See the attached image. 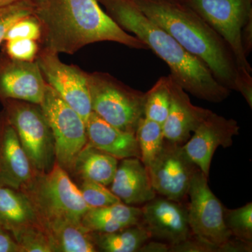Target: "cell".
<instances>
[{
	"instance_id": "obj_32",
	"label": "cell",
	"mask_w": 252,
	"mask_h": 252,
	"mask_svg": "<svg viewBox=\"0 0 252 252\" xmlns=\"http://www.w3.org/2000/svg\"><path fill=\"white\" fill-rule=\"evenodd\" d=\"M0 252H20L19 247L9 232L0 228Z\"/></svg>"
},
{
	"instance_id": "obj_34",
	"label": "cell",
	"mask_w": 252,
	"mask_h": 252,
	"mask_svg": "<svg viewBox=\"0 0 252 252\" xmlns=\"http://www.w3.org/2000/svg\"><path fill=\"white\" fill-rule=\"evenodd\" d=\"M170 251V245L159 242L146 243L140 248V251L143 252H167Z\"/></svg>"
},
{
	"instance_id": "obj_13",
	"label": "cell",
	"mask_w": 252,
	"mask_h": 252,
	"mask_svg": "<svg viewBox=\"0 0 252 252\" xmlns=\"http://www.w3.org/2000/svg\"><path fill=\"white\" fill-rule=\"evenodd\" d=\"M141 225L150 238L171 245L185 241L192 235L187 208L181 203L165 198H154L144 204Z\"/></svg>"
},
{
	"instance_id": "obj_18",
	"label": "cell",
	"mask_w": 252,
	"mask_h": 252,
	"mask_svg": "<svg viewBox=\"0 0 252 252\" xmlns=\"http://www.w3.org/2000/svg\"><path fill=\"white\" fill-rule=\"evenodd\" d=\"M88 144L118 160L140 159V151L135 133L124 132L105 122L94 112L86 122Z\"/></svg>"
},
{
	"instance_id": "obj_4",
	"label": "cell",
	"mask_w": 252,
	"mask_h": 252,
	"mask_svg": "<svg viewBox=\"0 0 252 252\" xmlns=\"http://www.w3.org/2000/svg\"><path fill=\"white\" fill-rule=\"evenodd\" d=\"M21 191L34 208L43 229L67 222L81 223L91 208L69 173L56 162L49 172H36Z\"/></svg>"
},
{
	"instance_id": "obj_23",
	"label": "cell",
	"mask_w": 252,
	"mask_h": 252,
	"mask_svg": "<svg viewBox=\"0 0 252 252\" xmlns=\"http://www.w3.org/2000/svg\"><path fill=\"white\" fill-rule=\"evenodd\" d=\"M91 234L97 252H139L150 239L148 232L141 223L113 233L91 232Z\"/></svg>"
},
{
	"instance_id": "obj_10",
	"label": "cell",
	"mask_w": 252,
	"mask_h": 252,
	"mask_svg": "<svg viewBox=\"0 0 252 252\" xmlns=\"http://www.w3.org/2000/svg\"><path fill=\"white\" fill-rule=\"evenodd\" d=\"M147 169L156 193L178 203L187 198L192 179L199 170L182 144L165 140Z\"/></svg>"
},
{
	"instance_id": "obj_28",
	"label": "cell",
	"mask_w": 252,
	"mask_h": 252,
	"mask_svg": "<svg viewBox=\"0 0 252 252\" xmlns=\"http://www.w3.org/2000/svg\"><path fill=\"white\" fill-rule=\"evenodd\" d=\"M20 252H52L49 240L41 226L30 227L12 235Z\"/></svg>"
},
{
	"instance_id": "obj_35",
	"label": "cell",
	"mask_w": 252,
	"mask_h": 252,
	"mask_svg": "<svg viewBox=\"0 0 252 252\" xmlns=\"http://www.w3.org/2000/svg\"><path fill=\"white\" fill-rule=\"evenodd\" d=\"M16 1L18 0H0V8L6 6V5L12 4Z\"/></svg>"
},
{
	"instance_id": "obj_3",
	"label": "cell",
	"mask_w": 252,
	"mask_h": 252,
	"mask_svg": "<svg viewBox=\"0 0 252 252\" xmlns=\"http://www.w3.org/2000/svg\"><path fill=\"white\" fill-rule=\"evenodd\" d=\"M34 14L40 21L41 48L56 54H74L84 46L113 41L135 49H148L123 30L97 0H36Z\"/></svg>"
},
{
	"instance_id": "obj_29",
	"label": "cell",
	"mask_w": 252,
	"mask_h": 252,
	"mask_svg": "<svg viewBox=\"0 0 252 252\" xmlns=\"http://www.w3.org/2000/svg\"><path fill=\"white\" fill-rule=\"evenodd\" d=\"M41 36L42 28L40 21L33 13L17 20L6 32L4 41L14 39H27L39 43Z\"/></svg>"
},
{
	"instance_id": "obj_15",
	"label": "cell",
	"mask_w": 252,
	"mask_h": 252,
	"mask_svg": "<svg viewBox=\"0 0 252 252\" xmlns=\"http://www.w3.org/2000/svg\"><path fill=\"white\" fill-rule=\"evenodd\" d=\"M36 172L2 109L0 112V187L22 190Z\"/></svg>"
},
{
	"instance_id": "obj_5",
	"label": "cell",
	"mask_w": 252,
	"mask_h": 252,
	"mask_svg": "<svg viewBox=\"0 0 252 252\" xmlns=\"http://www.w3.org/2000/svg\"><path fill=\"white\" fill-rule=\"evenodd\" d=\"M88 82L93 112L119 130L135 134L144 117L145 93L108 73H88Z\"/></svg>"
},
{
	"instance_id": "obj_31",
	"label": "cell",
	"mask_w": 252,
	"mask_h": 252,
	"mask_svg": "<svg viewBox=\"0 0 252 252\" xmlns=\"http://www.w3.org/2000/svg\"><path fill=\"white\" fill-rule=\"evenodd\" d=\"M4 42V54L16 61L34 62L41 49L38 41L31 39H14Z\"/></svg>"
},
{
	"instance_id": "obj_6",
	"label": "cell",
	"mask_w": 252,
	"mask_h": 252,
	"mask_svg": "<svg viewBox=\"0 0 252 252\" xmlns=\"http://www.w3.org/2000/svg\"><path fill=\"white\" fill-rule=\"evenodd\" d=\"M0 102L32 166L49 172L56 162L54 136L40 104L14 99Z\"/></svg>"
},
{
	"instance_id": "obj_7",
	"label": "cell",
	"mask_w": 252,
	"mask_h": 252,
	"mask_svg": "<svg viewBox=\"0 0 252 252\" xmlns=\"http://www.w3.org/2000/svg\"><path fill=\"white\" fill-rule=\"evenodd\" d=\"M223 39L244 79L252 81V67L244 52L242 30L252 18V0H182Z\"/></svg>"
},
{
	"instance_id": "obj_8",
	"label": "cell",
	"mask_w": 252,
	"mask_h": 252,
	"mask_svg": "<svg viewBox=\"0 0 252 252\" xmlns=\"http://www.w3.org/2000/svg\"><path fill=\"white\" fill-rule=\"evenodd\" d=\"M188 195L187 211L192 233L202 241L216 247L219 252H235L234 238L223 221V206L209 187L207 177L199 169Z\"/></svg>"
},
{
	"instance_id": "obj_21",
	"label": "cell",
	"mask_w": 252,
	"mask_h": 252,
	"mask_svg": "<svg viewBox=\"0 0 252 252\" xmlns=\"http://www.w3.org/2000/svg\"><path fill=\"white\" fill-rule=\"evenodd\" d=\"M118 165L119 160L115 157L87 143L76 158L71 175L79 180L94 181L108 187Z\"/></svg>"
},
{
	"instance_id": "obj_27",
	"label": "cell",
	"mask_w": 252,
	"mask_h": 252,
	"mask_svg": "<svg viewBox=\"0 0 252 252\" xmlns=\"http://www.w3.org/2000/svg\"><path fill=\"white\" fill-rule=\"evenodd\" d=\"M77 185L86 203L91 208L104 207L122 203L107 187L91 180H79Z\"/></svg>"
},
{
	"instance_id": "obj_19",
	"label": "cell",
	"mask_w": 252,
	"mask_h": 252,
	"mask_svg": "<svg viewBox=\"0 0 252 252\" xmlns=\"http://www.w3.org/2000/svg\"><path fill=\"white\" fill-rule=\"evenodd\" d=\"M34 226L41 225L25 194L9 187H0V228L13 235Z\"/></svg>"
},
{
	"instance_id": "obj_20",
	"label": "cell",
	"mask_w": 252,
	"mask_h": 252,
	"mask_svg": "<svg viewBox=\"0 0 252 252\" xmlns=\"http://www.w3.org/2000/svg\"><path fill=\"white\" fill-rule=\"evenodd\" d=\"M142 210L120 203L110 206L91 208L81 220L83 226L94 233H109L140 224Z\"/></svg>"
},
{
	"instance_id": "obj_1",
	"label": "cell",
	"mask_w": 252,
	"mask_h": 252,
	"mask_svg": "<svg viewBox=\"0 0 252 252\" xmlns=\"http://www.w3.org/2000/svg\"><path fill=\"white\" fill-rule=\"evenodd\" d=\"M147 17L208 67L222 86L240 93L252 108V81L242 76L229 46L182 0H135Z\"/></svg>"
},
{
	"instance_id": "obj_36",
	"label": "cell",
	"mask_w": 252,
	"mask_h": 252,
	"mask_svg": "<svg viewBox=\"0 0 252 252\" xmlns=\"http://www.w3.org/2000/svg\"><path fill=\"white\" fill-rule=\"evenodd\" d=\"M31 1H32V2H34V1H36V0H31Z\"/></svg>"
},
{
	"instance_id": "obj_9",
	"label": "cell",
	"mask_w": 252,
	"mask_h": 252,
	"mask_svg": "<svg viewBox=\"0 0 252 252\" xmlns=\"http://www.w3.org/2000/svg\"><path fill=\"white\" fill-rule=\"evenodd\" d=\"M40 105L54 136L56 162L69 175L88 142L86 123L49 84Z\"/></svg>"
},
{
	"instance_id": "obj_14",
	"label": "cell",
	"mask_w": 252,
	"mask_h": 252,
	"mask_svg": "<svg viewBox=\"0 0 252 252\" xmlns=\"http://www.w3.org/2000/svg\"><path fill=\"white\" fill-rule=\"evenodd\" d=\"M46 83L36 61L25 62L0 55V100L19 99L40 104Z\"/></svg>"
},
{
	"instance_id": "obj_30",
	"label": "cell",
	"mask_w": 252,
	"mask_h": 252,
	"mask_svg": "<svg viewBox=\"0 0 252 252\" xmlns=\"http://www.w3.org/2000/svg\"><path fill=\"white\" fill-rule=\"evenodd\" d=\"M34 13V4L31 0H18L0 8V45L10 27L19 18Z\"/></svg>"
},
{
	"instance_id": "obj_26",
	"label": "cell",
	"mask_w": 252,
	"mask_h": 252,
	"mask_svg": "<svg viewBox=\"0 0 252 252\" xmlns=\"http://www.w3.org/2000/svg\"><path fill=\"white\" fill-rule=\"evenodd\" d=\"M223 221L233 238L252 244V203L230 210L223 207Z\"/></svg>"
},
{
	"instance_id": "obj_17",
	"label": "cell",
	"mask_w": 252,
	"mask_h": 252,
	"mask_svg": "<svg viewBox=\"0 0 252 252\" xmlns=\"http://www.w3.org/2000/svg\"><path fill=\"white\" fill-rule=\"evenodd\" d=\"M110 190L126 205L136 206L142 205L156 198L148 169L140 158H128L122 159Z\"/></svg>"
},
{
	"instance_id": "obj_25",
	"label": "cell",
	"mask_w": 252,
	"mask_h": 252,
	"mask_svg": "<svg viewBox=\"0 0 252 252\" xmlns=\"http://www.w3.org/2000/svg\"><path fill=\"white\" fill-rule=\"evenodd\" d=\"M170 104L169 77H161L145 93L144 117L163 125Z\"/></svg>"
},
{
	"instance_id": "obj_24",
	"label": "cell",
	"mask_w": 252,
	"mask_h": 252,
	"mask_svg": "<svg viewBox=\"0 0 252 252\" xmlns=\"http://www.w3.org/2000/svg\"><path fill=\"white\" fill-rule=\"evenodd\" d=\"M140 151V160L148 167L161 151L165 137L162 126L147 118L141 119L135 131Z\"/></svg>"
},
{
	"instance_id": "obj_16",
	"label": "cell",
	"mask_w": 252,
	"mask_h": 252,
	"mask_svg": "<svg viewBox=\"0 0 252 252\" xmlns=\"http://www.w3.org/2000/svg\"><path fill=\"white\" fill-rule=\"evenodd\" d=\"M170 104L166 120L162 125L165 140L185 144L209 114L210 109L194 105L187 91L169 74Z\"/></svg>"
},
{
	"instance_id": "obj_22",
	"label": "cell",
	"mask_w": 252,
	"mask_h": 252,
	"mask_svg": "<svg viewBox=\"0 0 252 252\" xmlns=\"http://www.w3.org/2000/svg\"><path fill=\"white\" fill-rule=\"evenodd\" d=\"M44 230L52 252H97L91 232L82 223H59Z\"/></svg>"
},
{
	"instance_id": "obj_11",
	"label": "cell",
	"mask_w": 252,
	"mask_h": 252,
	"mask_svg": "<svg viewBox=\"0 0 252 252\" xmlns=\"http://www.w3.org/2000/svg\"><path fill=\"white\" fill-rule=\"evenodd\" d=\"M46 84L86 122L92 111L88 72L74 64H65L59 54L41 48L36 59Z\"/></svg>"
},
{
	"instance_id": "obj_12",
	"label": "cell",
	"mask_w": 252,
	"mask_h": 252,
	"mask_svg": "<svg viewBox=\"0 0 252 252\" xmlns=\"http://www.w3.org/2000/svg\"><path fill=\"white\" fill-rule=\"evenodd\" d=\"M240 126L233 119L213 112L194 131L183 148L188 157L208 178L212 157L219 147L228 148L233 145V137L239 135Z\"/></svg>"
},
{
	"instance_id": "obj_33",
	"label": "cell",
	"mask_w": 252,
	"mask_h": 252,
	"mask_svg": "<svg viewBox=\"0 0 252 252\" xmlns=\"http://www.w3.org/2000/svg\"><path fill=\"white\" fill-rule=\"evenodd\" d=\"M241 39L244 52L248 58L252 49V18L242 30Z\"/></svg>"
},
{
	"instance_id": "obj_2",
	"label": "cell",
	"mask_w": 252,
	"mask_h": 252,
	"mask_svg": "<svg viewBox=\"0 0 252 252\" xmlns=\"http://www.w3.org/2000/svg\"><path fill=\"white\" fill-rule=\"evenodd\" d=\"M97 1L118 26L133 34L166 63L170 75L187 92L213 103H220L229 97L231 91L216 80L206 64L147 17L135 0Z\"/></svg>"
}]
</instances>
